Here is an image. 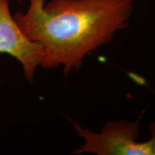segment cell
I'll return each mask as SVG.
<instances>
[{"mask_svg":"<svg viewBox=\"0 0 155 155\" xmlns=\"http://www.w3.org/2000/svg\"><path fill=\"white\" fill-rule=\"evenodd\" d=\"M17 1H18L19 3H21V0H17Z\"/></svg>","mask_w":155,"mask_h":155,"instance_id":"277c9868","label":"cell"},{"mask_svg":"<svg viewBox=\"0 0 155 155\" xmlns=\"http://www.w3.org/2000/svg\"><path fill=\"white\" fill-rule=\"evenodd\" d=\"M139 121H111L100 133L82 129L74 123L75 130L84 140L73 154L92 153L98 155H155V122L150 125L152 138L138 142Z\"/></svg>","mask_w":155,"mask_h":155,"instance_id":"7a4b0ae2","label":"cell"},{"mask_svg":"<svg viewBox=\"0 0 155 155\" xmlns=\"http://www.w3.org/2000/svg\"><path fill=\"white\" fill-rule=\"evenodd\" d=\"M136 0H30L25 13L13 17L25 36L41 44L40 66H63L65 75L83 65L86 56L112 41L128 26Z\"/></svg>","mask_w":155,"mask_h":155,"instance_id":"6da1fadb","label":"cell"},{"mask_svg":"<svg viewBox=\"0 0 155 155\" xmlns=\"http://www.w3.org/2000/svg\"><path fill=\"white\" fill-rule=\"evenodd\" d=\"M0 53L9 54L20 62L30 83L45 55L42 45L29 40L12 17L9 0H0Z\"/></svg>","mask_w":155,"mask_h":155,"instance_id":"3957f363","label":"cell"}]
</instances>
